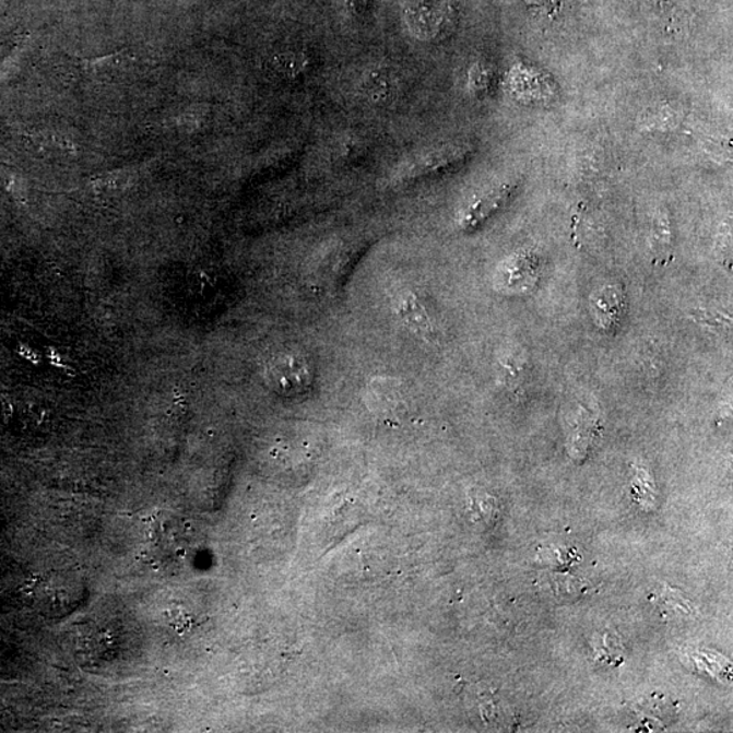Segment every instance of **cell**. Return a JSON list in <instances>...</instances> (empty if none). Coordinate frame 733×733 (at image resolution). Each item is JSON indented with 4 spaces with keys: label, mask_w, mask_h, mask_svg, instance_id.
I'll use <instances>...</instances> for the list:
<instances>
[{
    "label": "cell",
    "mask_w": 733,
    "mask_h": 733,
    "mask_svg": "<svg viewBox=\"0 0 733 733\" xmlns=\"http://www.w3.org/2000/svg\"><path fill=\"white\" fill-rule=\"evenodd\" d=\"M188 529L172 513H159L145 522V553L150 563L169 569L187 557Z\"/></svg>",
    "instance_id": "obj_1"
},
{
    "label": "cell",
    "mask_w": 733,
    "mask_h": 733,
    "mask_svg": "<svg viewBox=\"0 0 733 733\" xmlns=\"http://www.w3.org/2000/svg\"><path fill=\"white\" fill-rule=\"evenodd\" d=\"M276 386L288 394H299L311 383V373L305 359L288 355L276 362L272 373Z\"/></svg>",
    "instance_id": "obj_2"
},
{
    "label": "cell",
    "mask_w": 733,
    "mask_h": 733,
    "mask_svg": "<svg viewBox=\"0 0 733 733\" xmlns=\"http://www.w3.org/2000/svg\"><path fill=\"white\" fill-rule=\"evenodd\" d=\"M512 187L509 184H503L500 187L490 190L481 198L477 203L470 206L469 214L463 217V226L474 225L475 222L484 220L492 211L499 209L503 201L511 194Z\"/></svg>",
    "instance_id": "obj_3"
},
{
    "label": "cell",
    "mask_w": 733,
    "mask_h": 733,
    "mask_svg": "<svg viewBox=\"0 0 733 733\" xmlns=\"http://www.w3.org/2000/svg\"><path fill=\"white\" fill-rule=\"evenodd\" d=\"M144 167L145 165L122 167V169L104 173V175L92 178L91 185L95 189H125L139 180Z\"/></svg>",
    "instance_id": "obj_4"
},
{
    "label": "cell",
    "mask_w": 733,
    "mask_h": 733,
    "mask_svg": "<svg viewBox=\"0 0 733 733\" xmlns=\"http://www.w3.org/2000/svg\"><path fill=\"white\" fill-rule=\"evenodd\" d=\"M35 139L43 147L63 151V153H75L78 150L74 137L61 128L38 132Z\"/></svg>",
    "instance_id": "obj_5"
},
{
    "label": "cell",
    "mask_w": 733,
    "mask_h": 733,
    "mask_svg": "<svg viewBox=\"0 0 733 733\" xmlns=\"http://www.w3.org/2000/svg\"><path fill=\"white\" fill-rule=\"evenodd\" d=\"M122 54H125V50H121V52L103 56V58L78 59V64H80L81 70L87 75H104L108 74V72L114 70L115 67L120 63V60H122Z\"/></svg>",
    "instance_id": "obj_6"
},
{
    "label": "cell",
    "mask_w": 733,
    "mask_h": 733,
    "mask_svg": "<svg viewBox=\"0 0 733 733\" xmlns=\"http://www.w3.org/2000/svg\"><path fill=\"white\" fill-rule=\"evenodd\" d=\"M0 184L3 185L5 190L15 194L16 198L24 199L25 181L19 173L5 169V167H0Z\"/></svg>",
    "instance_id": "obj_7"
}]
</instances>
